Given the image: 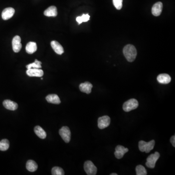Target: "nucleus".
Wrapping results in <instances>:
<instances>
[{"mask_svg":"<svg viewBox=\"0 0 175 175\" xmlns=\"http://www.w3.org/2000/svg\"><path fill=\"white\" fill-rule=\"evenodd\" d=\"M123 53L127 61L130 62L134 61L137 54L136 49L131 44H128L124 47Z\"/></svg>","mask_w":175,"mask_h":175,"instance_id":"f257e3e1","label":"nucleus"},{"mask_svg":"<svg viewBox=\"0 0 175 175\" xmlns=\"http://www.w3.org/2000/svg\"><path fill=\"white\" fill-rule=\"evenodd\" d=\"M155 141L152 140L149 142H145V141H140L139 143V148L141 152H145L148 153L154 148L155 145Z\"/></svg>","mask_w":175,"mask_h":175,"instance_id":"f03ea898","label":"nucleus"},{"mask_svg":"<svg viewBox=\"0 0 175 175\" xmlns=\"http://www.w3.org/2000/svg\"><path fill=\"white\" fill-rule=\"evenodd\" d=\"M139 103L135 99H130L124 102L123 106L124 110L126 112H129L134 110L138 108Z\"/></svg>","mask_w":175,"mask_h":175,"instance_id":"7ed1b4c3","label":"nucleus"},{"mask_svg":"<svg viewBox=\"0 0 175 175\" xmlns=\"http://www.w3.org/2000/svg\"><path fill=\"white\" fill-rule=\"evenodd\" d=\"M160 157V153L158 152H155L154 154L150 155L147 158V162L145 163L147 167L149 168H154L157 161L159 159Z\"/></svg>","mask_w":175,"mask_h":175,"instance_id":"20e7f679","label":"nucleus"},{"mask_svg":"<svg viewBox=\"0 0 175 175\" xmlns=\"http://www.w3.org/2000/svg\"><path fill=\"white\" fill-rule=\"evenodd\" d=\"M84 168L87 175H95L97 173V168L91 161H87L85 162L84 163Z\"/></svg>","mask_w":175,"mask_h":175,"instance_id":"39448f33","label":"nucleus"},{"mask_svg":"<svg viewBox=\"0 0 175 175\" xmlns=\"http://www.w3.org/2000/svg\"><path fill=\"white\" fill-rule=\"evenodd\" d=\"M59 134L65 143H68L70 142L71 137V132L68 127L66 126L62 127L59 130Z\"/></svg>","mask_w":175,"mask_h":175,"instance_id":"423d86ee","label":"nucleus"},{"mask_svg":"<svg viewBox=\"0 0 175 175\" xmlns=\"http://www.w3.org/2000/svg\"><path fill=\"white\" fill-rule=\"evenodd\" d=\"M110 123V118L109 116L105 115L98 118V127L101 129H105L109 126Z\"/></svg>","mask_w":175,"mask_h":175,"instance_id":"0eeeda50","label":"nucleus"},{"mask_svg":"<svg viewBox=\"0 0 175 175\" xmlns=\"http://www.w3.org/2000/svg\"><path fill=\"white\" fill-rule=\"evenodd\" d=\"M12 48L15 53L20 52L22 47L21 44V39L19 36H16L14 37L12 41Z\"/></svg>","mask_w":175,"mask_h":175,"instance_id":"6e6552de","label":"nucleus"},{"mask_svg":"<svg viewBox=\"0 0 175 175\" xmlns=\"http://www.w3.org/2000/svg\"><path fill=\"white\" fill-rule=\"evenodd\" d=\"M129 151V149L125 148L122 145H118L116 147L114 155L117 159H120L123 157L124 154Z\"/></svg>","mask_w":175,"mask_h":175,"instance_id":"1a4fd4ad","label":"nucleus"},{"mask_svg":"<svg viewBox=\"0 0 175 175\" xmlns=\"http://www.w3.org/2000/svg\"><path fill=\"white\" fill-rule=\"evenodd\" d=\"M27 75L30 77H42L43 75V70L38 68H31L28 69Z\"/></svg>","mask_w":175,"mask_h":175,"instance_id":"9d476101","label":"nucleus"},{"mask_svg":"<svg viewBox=\"0 0 175 175\" xmlns=\"http://www.w3.org/2000/svg\"><path fill=\"white\" fill-rule=\"evenodd\" d=\"M15 13V9L13 8L7 7L5 8L2 11V17L3 20H9L13 16Z\"/></svg>","mask_w":175,"mask_h":175,"instance_id":"9b49d317","label":"nucleus"},{"mask_svg":"<svg viewBox=\"0 0 175 175\" xmlns=\"http://www.w3.org/2000/svg\"><path fill=\"white\" fill-rule=\"evenodd\" d=\"M163 5L162 2H157L153 5L152 8V13L155 16H159L161 15L163 10Z\"/></svg>","mask_w":175,"mask_h":175,"instance_id":"f8f14e48","label":"nucleus"},{"mask_svg":"<svg viewBox=\"0 0 175 175\" xmlns=\"http://www.w3.org/2000/svg\"><path fill=\"white\" fill-rule=\"evenodd\" d=\"M51 45L54 51L58 55H62L64 53L63 47L62 46V45L56 41H52Z\"/></svg>","mask_w":175,"mask_h":175,"instance_id":"ddd939ff","label":"nucleus"},{"mask_svg":"<svg viewBox=\"0 0 175 175\" xmlns=\"http://www.w3.org/2000/svg\"><path fill=\"white\" fill-rule=\"evenodd\" d=\"M92 88L93 85L89 82L82 83L80 85V89L81 91L87 94H90L91 93Z\"/></svg>","mask_w":175,"mask_h":175,"instance_id":"4468645a","label":"nucleus"},{"mask_svg":"<svg viewBox=\"0 0 175 175\" xmlns=\"http://www.w3.org/2000/svg\"><path fill=\"white\" fill-rule=\"evenodd\" d=\"M3 105L6 109L10 110H16L18 107L17 103L8 99L5 100L3 102Z\"/></svg>","mask_w":175,"mask_h":175,"instance_id":"2eb2a0df","label":"nucleus"},{"mask_svg":"<svg viewBox=\"0 0 175 175\" xmlns=\"http://www.w3.org/2000/svg\"><path fill=\"white\" fill-rule=\"evenodd\" d=\"M157 80L161 84H167L170 82L171 78L168 74H160L158 76Z\"/></svg>","mask_w":175,"mask_h":175,"instance_id":"dca6fc26","label":"nucleus"},{"mask_svg":"<svg viewBox=\"0 0 175 175\" xmlns=\"http://www.w3.org/2000/svg\"><path fill=\"white\" fill-rule=\"evenodd\" d=\"M46 100L48 102L54 104H60L61 103V100L57 95L52 94L47 96Z\"/></svg>","mask_w":175,"mask_h":175,"instance_id":"f3484780","label":"nucleus"},{"mask_svg":"<svg viewBox=\"0 0 175 175\" xmlns=\"http://www.w3.org/2000/svg\"><path fill=\"white\" fill-rule=\"evenodd\" d=\"M44 15L47 17H56L57 15V8L55 6H51L44 11Z\"/></svg>","mask_w":175,"mask_h":175,"instance_id":"a211bd4d","label":"nucleus"},{"mask_svg":"<svg viewBox=\"0 0 175 175\" xmlns=\"http://www.w3.org/2000/svg\"><path fill=\"white\" fill-rule=\"evenodd\" d=\"M37 50V45L35 42H29L26 46V51L29 54H32Z\"/></svg>","mask_w":175,"mask_h":175,"instance_id":"6ab92c4d","label":"nucleus"},{"mask_svg":"<svg viewBox=\"0 0 175 175\" xmlns=\"http://www.w3.org/2000/svg\"><path fill=\"white\" fill-rule=\"evenodd\" d=\"M34 131L36 134L41 139H44L46 137V133L44 131V129L40 126L35 127Z\"/></svg>","mask_w":175,"mask_h":175,"instance_id":"aec40b11","label":"nucleus"},{"mask_svg":"<svg viewBox=\"0 0 175 175\" xmlns=\"http://www.w3.org/2000/svg\"><path fill=\"white\" fill-rule=\"evenodd\" d=\"M26 168L29 171L33 172L37 170L38 166H37V163L35 161H33V160H29L27 162Z\"/></svg>","mask_w":175,"mask_h":175,"instance_id":"412c9836","label":"nucleus"},{"mask_svg":"<svg viewBox=\"0 0 175 175\" xmlns=\"http://www.w3.org/2000/svg\"><path fill=\"white\" fill-rule=\"evenodd\" d=\"M9 148V142L7 139H3L0 141V150L6 151Z\"/></svg>","mask_w":175,"mask_h":175,"instance_id":"4be33fe9","label":"nucleus"},{"mask_svg":"<svg viewBox=\"0 0 175 175\" xmlns=\"http://www.w3.org/2000/svg\"><path fill=\"white\" fill-rule=\"evenodd\" d=\"M41 62L37 61V60H35L34 62L27 65L26 67L27 69L31 68L41 69Z\"/></svg>","mask_w":175,"mask_h":175,"instance_id":"5701e85b","label":"nucleus"},{"mask_svg":"<svg viewBox=\"0 0 175 175\" xmlns=\"http://www.w3.org/2000/svg\"><path fill=\"white\" fill-rule=\"evenodd\" d=\"M90 18V16L88 14H83L81 16L77 17L76 20L78 24H80L83 22H87L88 21Z\"/></svg>","mask_w":175,"mask_h":175,"instance_id":"b1692460","label":"nucleus"},{"mask_svg":"<svg viewBox=\"0 0 175 175\" xmlns=\"http://www.w3.org/2000/svg\"><path fill=\"white\" fill-rule=\"evenodd\" d=\"M137 175H147V170L143 165H139L136 168Z\"/></svg>","mask_w":175,"mask_h":175,"instance_id":"393cba45","label":"nucleus"},{"mask_svg":"<svg viewBox=\"0 0 175 175\" xmlns=\"http://www.w3.org/2000/svg\"><path fill=\"white\" fill-rule=\"evenodd\" d=\"M52 174L53 175H64L63 169L60 167H54L52 169Z\"/></svg>","mask_w":175,"mask_h":175,"instance_id":"a878e982","label":"nucleus"},{"mask_svg":"<svg viewBox=\"0 0 175 175\" xmlns=\"http://www.w3.org/2000/svg\"><path fill=\"white\" fill-rule=\"evenodd\" d=\"M114 6L118 10H120L122 7L123 0H113Z\"/></svg>","mask_w":175,"mask_h":175,"instance_id":"bb28decb","label":"nucleus"},{"mask_svg":"<svg viewBox=\"0 0 175 175\" xmlns=\"http://www.w3.org/2000/svg\"><path fill=\"white\" fill-rule=\"evenodd\" d=\"M170 142L173 145V147H175V136L174 135L171 137L170 139Z\"/></svg>","mask_w":175,"mask_h":175,"instance_id":"cd10ccee","label":"nucleus"},{"mask_svg":"<svg viewBox=\"0 0 175 175\" xmlns=\"http://www.w3.org/2000/svg\"><path fill=\"white\" fill-rule=\"evenodd\" d=\"M110 175H117V174H116V173H112V174H110Z\"/></svg>","mask_w":175,"mask_h":175,"instance_id":"c85d7f7f","label":"nucleus"}]
</instances>
